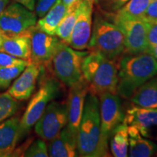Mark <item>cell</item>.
Returning a JSON list of instances; mask_svg holds the SVG:
<instances>
[{
    "mask_svg": "<svg viewBox=\"0 0 157 157\" xmlns=\"http://www.w3.org/2000/svg\"><path fill=\"white\" fill-rule=\"evenodd\" d=\"M77 148L79 156H110L109 142L102 136L99 101L97 95L89 93L77 132Z\"/></svg>",
    "mask_w": 157,
    "mask_h": 157,
    "instance_id": "6da1fadb",
    "label": "cell"
},
{
    "mask_svg": "<svg viewBox=\"0 0 157 157\" xmlns=\"http://www.w3.org/2000/svg\"><path fill=\"white\" fill-rule=\"evenodd\" d=\"M157 74V60L147 52L127 55L118 63L117 95L129 99L137 88Z\"/></svg>",
    "mask_w": 157,
    "mask_h": 157,
    "instance_id": "7a4b0ae2",
    "label": "cell"
},
{
    "mask_svg": "<svg viewBox=\"0 0 157 157\" xmlns=\"http://www.w3.org/2000/svg\"><path fill=\"white\" fill-rule=\"evenodd\" d=\"M82 73L88 85V93L117 94L118 63L99 52L89 50L82 63Z\"/></svg>",
    "mask_w": 157,
    "mask_h": 157,
    "instance_id": "3957f363",
    "label": "cell"
},
{
    "mask_svg": "<svg viewBox=\"0 0 157 157\" xmlns=\"http://www.w3.org/2000/svg\"><path fill=\"white\" fill-rule=\"evenodd\" d=\"M88 48L99 52L105 58L117 60L124 52V36L113 22L95 15Z\"/></svg>",
    "mask_w": 157,
    "mask_h": 157,
    "instance_id": "277c9868",
    "label": "cell"
},
{
    "mask_svg": "<svg viewBox=\"0 0 157 157\" xmlns=\"http://www.w3.org/2000/svg\"><path fill=\"white\" fill-rule=\"evenodd\" d=\"M88 51L75 50L61 41L51 60L56 77L68 87L81 80L82 63Z\"/></svg>",
    "mask_w": 157,
    "mask_h": 157,
    "instance_id": "5b68a950",
    "label": "cell"
},
{
    "mask_svg": "<svg viewBox=\"0 0 157 157\" xmlns=\"http://www.w3.org/2000/svg\"><path fill=\"white\" fill-rule=\"evenodd\" d=\"M60 90V81L58 78L46 77L43 79L39 90L29 102L20 121L21 137L34 126L48 104L56 98Z\"/></svg>",
    "mask_w": 157,
    "mask_h": 157,
    "instance_id": "8992f818",
    "label": "cell"
},
{
    "mask_svg": "<svg viewBox=\"0 0 157 157\" xmlns=\"http://www.w3.org/2000/svg\"><path fill=\"white\" fill-rule=\"evenodd\" d=\"M68 109L66 102L51 101L35 124L34 130L41 138L50 141L67 125Z\"/></svg>",
    "mask_w": 157,
    "mask_h": 157,
    "instance_id": "52a82bcc",
    "label": "cell"
},
{
    "mask_svg": "<svg viewBox=\"0 0 157 157\" xmlns=\"http://www.w3.org/2000/svg\"><path fill=\"white\" fill-rule=\"evenodd\" d=\"M37 16L17 2L10 4L0 15V31L5 34H17L36 24Z\"/></svg>",
    "mask_w": 157,
    "mask_h": 157,
    "instance_id": "ba28073f",
    "label": "cell"
},
{
    "mask_svg": "<svg viewBox=\"0 0 157 157\" xmlns=\"http://www.w3.org/2000/svg\"><path fill=\"white\" fill-rule=\"evenodd\" d=\"M113 22L122 31L124 36V52L127 55L146 52L148 42L147 23L145 20L113 18Z\"/></svg>",
    "mask_w": 157,
    "mask_h": 157,
    "instance_id": "9c48e42d",
    "label": "cell"
},
{
    "mask_svg": "<svg viewBox=\"0 0 157 157\" xmlns=\"http://www.w3.org/2000/svg\"><path fill=\"white\" fill-rule=\"evenodd\" d=\"M98 97H99L98 101L102 136L109 142L110 135L116 127L122 122L125 114L124 113L119 95L104 93Z\"/></svg>",
    "mask_w": 157,
    "mask_h": 157,
    "instance_id": "30bf717a",
    "label": "cell"
},
{
    "mask_svg": "<svg viewBox=\"0 0 157 157\" xmlns=\"http://www.w3.org/2000/svg\"><path fill=\"white\" fill-rule=\"evenodd\" d=\"M31 62L47 67L51 63L52 57L61 41L52 35H49L36 28L31 27Z\"/></svg>",
    "mask_w": 157,
    "mask_h": 157,
    "instance_id": "8fae6325",
    "label": "cell"
},
{
    "mask_svg": "<svg viewBox=\"0 0 157 157\" xmlns=\"http://www.w3.org/2000/svg\"><path fill=\"white\" fill-rule=\"evenodd\" d=\"M95 0H82L69 45L77 50L88 48L93 29V5Z\"/></svg>",
    "mask_w": 157,
    "mask_h": 157,
    "instance_id": "7c38bea8",
    "label": "cell"
},
{
    "mask_svg": "<svg viewBox=\"0 0 157 157\" xmlns=\"http://www.w3.org/2000/svg\"><path fill=\"white\" fill-rule=\"evenodd\" d=\"M124 121L136 127L142 136L157 140V109L134 105L127 109Z\"/></svg>",
    "mask_w": 157,
    "mask_h": 157,
    "instance_id": "4fadbf2b",
    "label": "cell"
},
{
    "mask_svg": "<svg viewBox=\"0 0 157 157\" xmlns=\"http://www.w3.org/2000/svg\"><path fill=\"white\" fill-rule=\"evenodd\" d=\"M69 87L66 100L68 109V123L66 127L77 136L78 125L81 121L85 99L89 90L87 82L84 78Z\"/></svg>",
    "mask_w": 157,
    "mask_h": 157,
    "instance_id": "5bb4252c",
    "label": "cell"
},
{
    "mask_svg": "<svg viewBox=\"0 0 157 157\" xmlns=\"http://www.w3.org/2000/svg\"><path fill=\"white\" fill-rule=\"evenodd\" d=\"M42 66L30 62L23 71L21 75L9 88L8 93L17 101H24L30 98L34 93Z\"/></svg>",
    "mask_w": 157,
    "mask_h": 157,
    "instance_id": "9a60e30c",
    "label": "cell"
},
{
    "mask_svg": "<svg viewBox=\"0 0 157 157\" xmlns=\"http://www.w3.org/2000/svg\"><path fill=\"white\" fill-rule=\"evenodd\" d=\"M48 154L51 157H74L78 156L77 136L67 127L55 138L49 141Z\"/></svg>",
    "mask_w": 157,
    "mask_h": 157,
    "instance_id": "2e32d148",
    "label": "cell"
},
{
    "mask_svg": "<svg viewBox=\"0 0 157 157\" xmlns=\"http://www.w3.org/2000/svg\"><path fill=\"white\" fill-rule=\"evenodd\" d=\"M20 121L17 117H10L0 122V156H11L19 138Z\"/></svg>",
    "mask_w": 157,
    "mask_h": 157,
    "instance_id": "e0dca14e",
    "label": "cell"
},
{
    "mask_svg": "<svg viewBox=\"0 0 157 157\" xmlns=\"http://www.w3.org/2000/svg\"><path fill=\"white\" fill-rule=\"evenodd\" d=\"M31 28V27H30ZM17 34H5L2 50L31 62V29Z\"/></svg>",
    "mask_w": 157,
    "mask_h": 157,
    "instance_id": "ac0fdd59",
    "label": "cell"
},
{
    "mask_svg": "<svg viewBox=\"0 0 157 157\" xmlns=\"http://www.w3.org/2000/svg\"><path fill=\"white\" fill-rule=\"evenodd\" d=\"M129 135V156L131 157H150L157 152V145L150 139L140 135L137 129L127 125Z\"/></svg>",
    "mask_w": 157,
    "mask_h": 157,
    "instance_id": "d6986e66",
    "label": "cell"
},
{
    "mask_svg": "<svg viewBox=\"0 0 157 157\" xmlns=\"http://www.w3.org/2000/svg\"><path fill=\"white\" fill-rule=\"evenodd\" d=\"M68 10L67 6L63 4L60 0H58L53 7L37 21L36 28L49 35L56 36L57 29Z\"/></svg>",
    "mask_w": 157,
    "mask_h": 157,
    "instance_id": "ffe728a7",
    "label": "cell"
},
{
    "mask_svg": "<svg viewBox=\"0 0 157 157\" xmlns=\"http://www.w3.org/2000/svg\"><path fill=\"white\" fill-rule=\"evenodd\" d=\"M130 99L137 106L157 109V74L137 88Z\"/></svg>",
    "mask_w": 157,
    "mask_h": 157,
    "instance_id": "44dd1931",
    "label": "cell"
},
{
    "mask_svg": "<svg viewBox=\"0 0 157 157\" xmlns=\"http://www.w3.org/2000/svg\"><path fill=\"white\" fill-rule=\"evenodd\" d=\"M111 154L115 157L128 156L129 135L128 127L124 121L113 129L109 139Z\"/></svg>",
    "mask_w": 157,
    "mask_h": 157,
    "instance_id": "7402d4cb",
    "label": "cell"
},
{
    "mask_svg": "<svg viewBox=\"0 0 157 157\" xmlns=\"http://www.w3.org/2000/svg\"><path fill=\"white\" fill-rule=\"evenodd\" d=\"M81 1L78 2L68 7L67 13L63 18L57 29L56 35L60 41L68 45H69L72 31H73L74 25L77 19Z\"/></svg>",
    "mask_w": 157,
    "mask_h": 157,
    "instance_id": "603a6c76",
    "label": "cell"
},
{
    "mask_svg": "<svg viewBox=\"0 0 157 157\" xmlns=\"http://www.w3.org/2000/svg\"><path fill=\"white\" fill-rule=\"evenodd\" d=\"M153 0H129L123 7L116 12L113 18H142L146 9Z\"/></svg>",
    "mask_w": 157,
    "mask_h": 157,
    "instance_id": "cb8c5ba5",
    "label": "cell"
},
{
    "mask_svg": "<svg viewBox=\"0 0 157 157\" xmlns=\"http://www.w3.org/2000/svg\"><path fill=\"white\" fill-rule=\"evenodd\" d=\"M18 109L17 100L8 93H0V122L13 117Z\"/></svg>",
    "mask_w": 157,
    "mask_h": 157,
    "instance_id": "d4e9b609",
    "label": "cell"
},
{
    "mask_svg": "<svg viewBox=\"0 0 157 157\" xmlns=\"http://www.w3.org/2000/svg\"><path fill=\"white\" fill-rule=\"evenodd\" d=\"M27 66L20 65L10 67H0V90L9 87L12 82L22 73Z\"/></svg>",
    "mask_w": 157,
    "mask_h": 157,
    "instance_id": "484cf974",
    "label": "cell"
},
{
    "mask_svg": "<svg viewBox=\"0 0 157 157\" xmlns=\"http://www.w3.org/2000/svg\"><path fill=\"white\" fill-rule=\"evenodd\" d=\"M23 156L25 157H48V148L45 140L43 139H36L30 141L26 149L23 153Z\"/></svg>",
    "mask_w": 157,
    "mask_h": 157,
    "instance_id": "4316f807",
    "label": "cell"
},
{
    "mask_svg": "<svg viewBox=\"0 0 157 157\" xmlns=\"http://www.w3.org/2000/svg\"><path fill=\"white\" fill-rule=\"evenodd\" d=\"M29 61L16 58L3 50H0V67H10V66L28 65Z\"/></svg>",
    "mask_w": 157,
    "mask_h": 157,
    "instance_id": "83f0119b",
    "label": "cell"
},
{
    "mask_svg": "<svg viewBox=\"0 0 157 157\" xmlns=\"http://www.w3.org/2000/svg\"><path fill=\"white\" fill-rule=\"evenodd\" d=\"M58 0H36L35 4V14L38 17H42L53 7Z\"/></svg>",
    "mask_w": 157,
    "mask_h": 157,
    "instance_id": "f1b7e54d",
    "label": "cell"
},
{
    "mask_svg": "<svg viewBox=\"0 0 157 157\" xmlns=\"http://www.w3.org/2000/svg\"><path fill=\"white\" fill-rule=\"evenodd\" d=\"M146 23L147 42L148 48L157 44V21H146Z\"/></svg>",
    "mask_w": 157,
    "mask_h": 157,
    "instance_id": "f546056e",
    "label": "cell"
},
{
    "mask_svg": "<svg viewBox=\"0 0 157 157\" xmlns=\"http://www.w3.org/2000/svg\"><path fill=\"white\" fill-rule=\"evenodd\" d=\"M142 19L146 21H157V0H153L149 5Z\"/></svg>",
    "mask_w": 157,
    "mask_h": 157,
    "instance_id": "4dcf8cb0",
    "label": "cell"
},
{
    "mask_svg": "<svg viewBox=\"0 0 157 157\" xmlns=\"http://www.w3.org/2000/svg\"><path fill=\"white\" fill-rule=\"evenodd\" d=\"M129 0H105V8L112 12H117Z\"/></svg>",
    "mask_w": 157,
    "mask_h": 157,
    "instance_id": "1f68e13d",
    "label": "cell"
},
{
    "mask_svg": "<svg viewBox=\"0 0 157 157\" xmlns=\"http://www.w3.org/2000/svg\"><path fill=\"white\" fill-rule=\"evenodd\" d=\"M13 1L23 5L29 10L34 11L36 0H13Z\"/></svg>",
    "mask_w": 157,
    "mask_h": 157,
    "instance_id": "d6a6232c",
    "label": "cell"
},
{
    "mask_svg": "<svg viewBox=\"0 0 157 157\" xmlns=\"http://www.w3.org/2000/svg\"><path fill=\"white\" fill-rule=\"evenodd\" d=\"M146 52L150 54L151 56H152L157 60V44L155 45V46L148 47L147 48Z\"/></svg>",
    "mask_w": 157,
    "mask_h": 157,
    "instance_id": "836d02e7",
    "label": "cell"
},
{
    "mask_svg": "<svg viewBox=\"0 0 157 157\" xmlns=\"http://www.w3.org/2000/svg\"><path fill=\"white\" fill-rule=\"evenodd\" d=\"M10 0H0V15L5 10L7 5H8Z\"/></svg>",
    "mask_w": 157,
    "mask_h": 157,
    "instance_id": "e575fe53",
    "label": "cell"
},
{
    "mask_svg": "<svg viewBox=\"0 0 157 157\" xmlns=\"http://www.w3.org/2000/svg\"><path fill=\"white\" fill-rule=\"evenodd\" d=\"M60 1L62 2L63 4H64L66 6H67L68 7H69L71 6L74 5L75 3L81 1V0H60Z\"/></svg>",
    "mask_w": 157,
    "mask_h": 157,
    "instance_id": "d590c367",
    "label": "cell"
},
{
    "mask_svg": "<svg viewBox=\"0 0 157 157\" xmlns=\"http://www.w3.org/2000/svg\"><path fill=\"white\" fill-rule=\"evenodd\" d=\"M3 40H4V34L1 31H0V50H2V48Z\"/></svg>",
    "mask_w": 157,
    "mask_h": 157,
    "instance_id": "8d00e7d4",
    "label": "cell"
}]
</instances>
